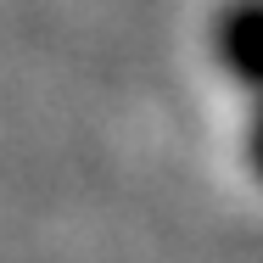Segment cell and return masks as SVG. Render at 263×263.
<instances>
[{
    "label": "cell",
    "instance_id": "obj_1",
    "mask_svg": "<svg viewBox=\"0 0 263 263\" xmlns=\"http://www.w3.org/2000/svg\"><path fill=\"white\" fill-rule=\"evenodd\" d=\"M213 56L247 90V168L263 185V0H224L218 6Z\"/></svg>",
    "mask_w": 263,
    "mask_h": 263
}]
</instances>
